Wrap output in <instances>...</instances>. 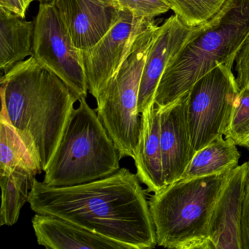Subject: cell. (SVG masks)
<instances>
[{
	"mask_svg": "<svg viewBox=\"0 0 249 249\" xmlns=\"http://www.w3.org/2000/svg\"><path fill=\"white\" fill-rule=\"evenodd\" d=\"M140 181L127 168L73 186H51L35 179L28 202L36 213L63 218L129 249H152L155 227Z\"/></svg>",
	"mask_w": 249,
	"mask_h": 249,
	"instance_id": "6da1fadb",
	"label": "cell"
},
{
	"mask_svg": "<svg viewBox=\"0 0 249 249\" xmlns=\"http://www.w3.org/2000/svg\"><path fill=\"white\" fill-rule=\"evenodd\" d=\"M2 110L41 171L52 160L78 98L33 56L1 78Z\"/></svg>",
	"mask_w": 249,
	"mask_h": 249,
	"instance_id": "7a4b0ae2",
	"label": "cell"
},
{
	"mask_svg": "<svg viewBox=\"0 0 249 249\" xmlns=\"http://www.w3.org/2000/svg\"><path fill=\"white\" fill-rule=\"evenodd\" d=\"M249 38V0H227L221 11L171 59L154 104L163 108L180 98L204 75L223 65L232 68Z\"/></svg>",
	"mask_w": 249,
	"mask_h": 249,
	"instance_id": "3957f363",
	"label": "cell"
},
{
	"mask_svg": "<svg viewBox=\"0 0 249 249\" xmlns=\"http://www.w3.org/2000/svg\"><path fill=\"white\" fill-rule=\"evenodd\" d=\"M230 173L178 180L154 193L148 203L159 246L212 249L210 222Z\"/></svg>",
	"mask_w": 249,
	"mask_h": 249,
	"instance_id": "277c9868",
	"label": "cell"
},
{
	"mask_svg": "<svg viewBox=\"0 0 249 249\" xmlns=\"http://www.w3.org/2000/svg\"><path fill=\"white\" fill-rule=\"evenodd\" d=\"M45 170V184L68 186L110 176L120 167L119 150L85 97L78 100Z\"/></svg>",
	"mask_w": 249,
	"mask_h": 249,
	"instance_id": "5b68a950",
	"label": "cell"
},
{
	"mask_svg": "<svg viewBox=\"0 0 249 249\" xmlns=\"http://www.w3.org/2000/svg\"><path fill=\"white\" fill-rule=\"evenodd\" d=\"M161 27L149 21L97 99V111L120 158L135 160L141 131L138 94L147 54Z\"/></svg>",
	"mask_w": 249,
	"mask_h": 249,
	"instance_id": "8992f818",
	"label": "cell"
},
{
	"mask_svg": "<svg viewBox=\"0 0 249 249\" xmlns=\"http://www.w3.org/2000/svg\"><path fill=\"white\" fill-rule=\"evenodd\" d=\"M231 68L218 65L188 91V124L194 155L215 138L225 136L240 91Z\"/></svg>",
	"mask_w": 249,
	"mask_h": 249,
	"instance_id": "52a82bcc",
	"label": "cell"
},
{
	"mask_svg": "<svg viewBox=\"0 0 249 249\" xmlns=\"http://www.w3.org/2000/svg\"><path fill=\"white\" fill-rule=\"evenodd\" d=\"M33 55L78 97L88 92L82 52L76 48L53 3H40L36 17Z\"/></svg>",
	"mask_w": 249,
	"mask_h": 249,
	"instance_id": "ba28073f",
	"label": "cell"
},
{
	"mask_svg": "<svg viewBox=\"0 0 249 249\" xmlns=\"http://www.w3.org/2000/svg\"><path fill=\"white\" fill-rule=\"evenodd\" d=\"M151 20L139 18L124 8L120 19L106 36L91 49L81 51L88 90L96 100Z\"/></svg>",
	"mask_w": 249,
	"mask_h": 249,
	"instance_id": "9c48e42d",
	"label": "cell"
},
{
	"mask_svg": "<svg viewBox=\"0 0 249 249\" xmlns=\"http://www.w3.org/2000/svg\"><path fill=\"white\" fill-rule=\"evenodd\" d=\"M74 45L81 51L97 44L122 17L117 0H53Z\"/></svg>",
	"mask_w": 249,
	"mask_h": 249,
	"instance_id": "30bf717a",
	"label": "cell"
},
{
	"mask_svg": "<svg viewBox=\"0 0 249 249\" xmlns=\"http://www.w3.org/2000/svg\"><path fill=\"white\" fill-rule=\"evenodd\" d=\"M205 24L187 27L174 15L161 26L148 51L141 76L138 100L140 114L154 106L159 84L171 59L203 30Z\"/></svg>",
	"mask_w": 249,
	"mask_h": 249,
	"instance_id": "8fae6325",
	"label": "cell"
},
{
	"mask_svg": "<svg viewBox=\"0 0 249 249\" xmlns=\"http://www.w3.org/2000/svg\"><path fill=\"white\" fill-rule=\"evenodd\" d=\"M187 108L188 92L172 104L158 108L163 169L167 186L180 180L194 156Z\"/></svg>",
	"mask_w": 249,
	"mask_h": 249,
	"instance_id": "7c38bea8",
	"label": "cell"
},
{
	"mask_svg": "<svg viewBox=\"0 0 249 249\" xmlns=\"http://www.w3.org/2000/svg\"><path fill=\"white\" fill-rule=\"evenodd\" d=\"M247 161L230 171L210 222L212 249H242L241 219Z\"/></svg>",
	"mask_w": 249,
	"mask_h": 249,
	"instance_id": "4fadbf2b",
	"label": "cell"
},
{
	"mask_svg": "<svg viewBox=\"0 0 249 249\" xmlns=\"http://www.w3.org/2000/svg\"><path fill=\"white\" fill-rule=\"evenodd\" d=\"M37 243L49 249H129L55 215L36 213L32 220Z\"/></svg>",
	"mask_w": 249,
	"mask_h": 249,
	"instance_id": "5bb4252c",
	"label": "cell"
},
{
	"mask_svg": "<svg viewBox=\"0 0 249 249\" xmlns=\"http://www.w3.org/2000/svg\"><path fill=\"white\" fill-rule=\"evenodd\" d=\"M141 116V135L134 160L137 175L148 192L158 193L167 186L160 142V111L154 104Z\"/></svg>",
	"mask_w": 249,
	"mask_h": 249,
	"instance_id": "9a60e30c",
	"label": "cell"
},
{
	"mask_svg": "<svg viewBox=\"0 0 249 249\" xmlns=\"http://www.w3.org/2000/svg\"><path fill=\"white\" fill-rule=\"evenodd\" d=\"M35 21L0 7V68L8 73L16 65L33 55Z\"/></svg>",
	"mask_w": 249,
	"mask_h": 249,
	"instance_id": "2e32d148",
	"label": "cell"
},
{
	"mask_svg": "<svg viewBox=\"0 0 249 249\" xmlns=\"http://www.w3.org/2000/svg\"><path fill=\"white\" fill-rule=\"evenodd\" d=\"M240 157L231 140L218 137L195 153L180 180L230 173L238 166Z\"/></svg>",
	"mask_w": 249,
	"mask_h": 249,
	"instance_id": "e0dca14e",
	"label": "cell"
},
{
	"mask_svg": "<svg viewBox=\"0 0 249 249\" xmlns=\"http://www.w3.org/2000/svg\"><path fill=\"white\" fill-rule=\"evenodd\" d=\"M14 170L36 175L42 173L15 128L0 113V174Z\"/></svg>",
	"mask_w": 249,
	"mask_h": 249,
	"instance_id": "ac0fdd59",
	"label": "cell"
},
{
	"mask_svg": "<svg viewBox=\"0 0 249 249\" xmlns=\"http://www.w3.org/2000/svg\"><path fill=\"white\" fill-rule=\"evenodd\" d=\"M35 179L34 175L19 170L0 174L2 189L0 226H13L18 221L21 208L28 202Z\"/></svg>",
	"mask_w": 249,
	"mask_h": 249,
	"instance_id": "d6986e66",
	"label": "cell"
},
{
	"mask_svg": "<svg viewBox=\"0 0 249 249\" xmlns=\"http://www.w3.org/2000/svg\"><path fill=\"white\" fill-rule=\"evenodd\" d=\"M183 24L196 27L208 22L222 9L227 0H165Z\"/></svg>",
	"mask_w": 249,
	"mask_h": 249,
	"instance_id": "ffe728a7",
	"label": "cell"
},
{
	"mask_svg": "<svg viewBox=\"0 0 249 249\" xmlns=\"http://www.w3.org/2000/svg\"><path fill=\"white\" fill-rule=\"evenodd\" d=\"M225 138L249 149V86L240 89Z\"/></svg>",
	"mask_w": 249,
	"mask_h": 249,
	"instance_id": "44dd1931",
	"label": "cell"
},
{
	"mask_svg": "<svg viewBox=\"0 0 249 249\" xmlns=\"http://www.w3.org/2000/svg\"><path fill=\"white\" fill-rule=\"evenodd\" d=\"M122 8H126L139 18L153 19L170 9L165 0H117Z\"/></svg>",
	"mask_w": 249,
	"mask_h": 249,
	"instance_id": "7402d4cb",
	"label": "cell"
},
{
	"mask_svg": "<svg viewBox=\"0 0 249 249\" xmlns=\"http://www.w3.org/2000/svg\"><path fill=\"white\" fill-rule=\"evenodd\" d=\"M237 85L239 89L249 86V38L235 59Z\"/></svg>",
	"mask_w": 249,
	"mask_h": 249,
	"instance_id": "603a6c76",
	"label": "cell"
},
{
	"mask_svg": "<svg viewBox=\"0 0 249 249\" xmlns=\"http://www.w3.org/2000/svg\"><path fill=\"white\" fill-rule=\"evenodd\" d=\"M242 249H249V160L245 179L244 197L241 219Z\"/></svg>",
	"mask_w": 249,
	"mask_h": 249,
	"instance_id": "cb8c5ba5",
	"label": "cell"
},
{
	"mask_svg": "<svg viewBox=\"0 0 249 249\" xmlns=\"http://www.w3.org/2000/svg\"><path fill=\"white\" fill-rule=\"evenodd\" d=\"M31 2V0H0V7L24 18Z\"/></svg>",
	"mask_w": 249,
	"mask_h": 249,
	"instance_id": "d4e9b609",
	"label": "cell"
},
{
	"mask_svg": "<svg viewBox=\"0 0 249 249\" xmlns=\"http://www.w3.org/2000/svg\"><path fill=\"white\" fill-rule=\"evenodd\" d=\"M32 2L33 1H38L40 3H52L53 2V0H31Z\"/></svg>",
	"mask_w": 249,
	"mask_h": 249,
	"instance_id": "484cf974",
	"label": "cell"
}]
</instances>
